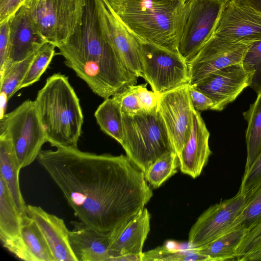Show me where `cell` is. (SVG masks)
<instances>
[{
  "mask_svg": "<svg viewBox=\"0 0 261 261\" xmlns=\"http://www.w3.org/2000/svg\"><path fill=\"white\" fill-rule=\"evenodd\" d=\"M41 150L37 159L79 220L111 233L134 218L153 192L144 173L127 155L77 148Z\"/></svg>",
  "mask_w": 261,
  "mask_h": 261,
  "instance_id": "cell-1",
  "label": "cell"
},
{
  "mask_svg": "<svg viewBox=\"0 0 261 261\" xmlns=\"http://www.w3.org/2000/svg\"><path fill=\"white\" fill-rule=\"evenodd\" d=\"M47 141L56 148H77L84 117L80 100L60 73L48 77L35 100Z\"/></svg>",
  "mask_w": 261,
  "mask_h": 261,
  "instance_id": "cell-2",
  "label": "cell"
},
{
  "mask_svg": "<svg viewBox=\"0 0 261 261\" xmlns=\"http://www.w3.org/2000/svg\"><path fill=\"white\" fill-rule=\"evenodd\" d=\"M119 20L143 41L177 52L185 3L178 0H107Z\"/></svg>",
  "mask_w": 261,
  "mask_h": 261,
  "instance_id": "cell-3",
  "label": "cell"
},
{
  "mask_svg": "<svg viewBox=\"0 0 261 261\" xmlns=\"http://www.w3.org/2000/svg\"><path fill=\"white\" fill-rule=\"evenodd\" d=\"M121 144L126 155L145 173L165 153L173 151L164 123L157 109L135 115L123 113Z\"/></svg>",
  "mask_w": 261,
  "mask_h": 261,
  "instance_id": "cell-4",
  "label": "cell"
},
{
  "mask_svg": "<svg viewBox=\"0 0 261 261\" xmlns=\"http://www.w3.org/2000/svg\"><path fill=\"white\" fill-rule=\"evenodd\" d=\"M0 137L10 142L21 169L37 158L47 141L35 100L28 99L0 118Z\"/></svg>",
  "mask_w": 261,
  "mask_h": 261,
  "instance_id": "cell-5",
  "label": "cell"
},
{
  "mask_svg": "<svg viewBox=\"0 0 261 261\" xmlns=\"http://www.w3.org/2000/svg\"><path fill=\"white\" fill-rule=\"evenodd\" d=\"M225 0H186L178 31L177 51L187 64L212 35Z\"/></svg>",
  "mask_w": 261,
  "mask_h": 261,
  "instance_id": "cell-6",
  "label": "cell"
},
{
  "mask_svg": "<svg viewBox=\"0 0 261 261\" xmlns=\"http://www.w3.org/2000/svg\"><path fill=\"white\" fill-rule=\"evenodd\" d=\"M136 38L143 79L152 91L159 95L189 83L188 64L178 53Z\"/></svg>",
  "mask_w": 261,
  "mask_h": 261,
  "instance_id": "cell-7",
  "label": "cell"
},
{
  "mask_svg": "<svg viewBox=\"0 0 261 261\" xmlns=\"http://www.w3.org/2000/svg\"><path fill=\"white\" fill-rule=\"evenodd\" d=\"M77 8V0H33L30 12L40 34L58 48L73 33Z\"/></svg>",
  "mask_w": 261,
  "mask_h": 261,
  "instance_id": "cell-8",
  "label": "cell"
},
{
  "mask_svg": "<svg viewBox=\"0 0 261 261\" xmlns=\"http://www.w3.org/2000/svg\"><path fill=\"white\" fill-rule=\"evenodd\" d=\"M189 83L159 95L157 111L166 127L173 151L178 156L188 141L195 109Z\"/></svg>",
  "mask_w": 261,
  "mask_h": 261,
  "instance_id": "cell-9",
  "label": "cell"
},
{
  "mask_svg": "<svg viewBox=\"0 0 261 261\" xmlns=\"http://www.w3.org/2000/svg\"><path fill=\"white\" fill-rule=\"evenodd\" d=\"M250 192L211 205L198 217L189 234L191 248L204 245L228 231L246 206Z\"/></svg>",
  "mask_w": 261,
  "mask_h": 261,
  "instance_id": "cell-10",
  "label": "cell"
},
{
  "mask_svg": "<svg viewBox=\"0 0 261 261\" xmlns=\"http://www.w3.org/2000/svg\"><path fill=\"white\" fill-rule=\"evenodd\" d=\"M250 44L227 41L212 35L188 63L189 85H194L211 73L228 66L242 64Z\"/></svg>",
  "mask_w": 261,
  "mask_h": 261,
  "instance_id": "cell-11",
  "label": "cell"
},
{
  "mask_svg": "<svg viewBox=\"0 0 261 261\" xmlns=\"http://www.w3.org/2000/svg\"><path fill=\"white\" fill-rule=\"evenodd\" d=\"M212 36L248 44L261 40V13L230 0L225 3Z\"/></svg>",
  "mask_w": 261,
  "mask_h": 261,
  "instance_id": "cell-12",
  "label": "cell"
},
{
  "mask_svg": "<svg viewBox=\"0 0 261 261\" xmlns=\"http://www.w3.org/2000/svg\"><path fill=\"white\" fill-rule=\"evenodd\" d=\"M253 79L242 63L228 66L215 71L197 83L191 85L208 97L213 110L221 111L233 101Z\"/></svg>",
  "mask_w": 261,
  "mask_h": 261,
  "instance_id": "cell-13",
  "label": "cell"
},
{
  "mask_svg": "<svg viewBox=\"0 0 261 261\" xmlns=\"http://www.w3.org/2000/svg\"><path fill=\"white\" fill-rule=\"evenodd\" d=\"M30 5L22 6L9 19L10 47L6 64L2 73L12 64L22 61L47 42L34 25Z\"/></svg>",
  "mask_w": 261,
  "mask_h": 261,
  "instance_id": "cell-14",
  "label": "cell"
},
{
  "mask_svg": "<svg viewBox=\"0 0 261 261\" xmlns=\"http://www.w3.org/2000/svg\"><path fill=\"white\" fill-rule=\"evenodd\" d=\"M27 214L37 224L56 261H77L69 242V230L64 220L40 206L28 205Z\"/></svg>",
  "mask_w": 261,
  "mask_h": 261,
  "instance_id": "cell-15",
  "label": "cell"
},
{
  "mask_svg": "<svg viewBox=\"0 0 261 261\" xmlns=\"http://www.w3.org/2000/svg\"><path fill=\"white\" fill-rule=\"evenodd\" d=\"M209 138L210 133L200 113L195 110L189 138L178 156L182 173L194 178L200 175L212 153Z\"/></svg>",
  "mask_w": 261,
  "mask_h": 261,
  "instance_id": "cell-16",
  "label": "cell"
},
{
  "mask_svg": "<svg viewBox=\"0 0 261 261\" xmlns=\"http://www.w3.org/2000/svg\"><path fill=\"white\" fill-rule=\"evenodd\" d=\"M150 215L147 208L110 233L109 252L114 258L126 255H142L145 241L150 231Z\"/></svg>",
  "mask_w": 261,
  "mask_h": 261,
  "instance_id": "cell-17",
  "label": "cell"
},
{
  "mask_svg": "<svg viewBox=\"0 0 261 261\" xmlns=\"http://www.w3.org/2000/svg\"><path fill=\"white\" fill-rule=\"evenodd\" d=\"M71 224L70 245L77 261H109L110 233L98 231L80 221Z\"/></svg>",
  "mask_w": 261,
  "mask_h": 261,
  "instance_id": "cell-18",
  "label": "cell"
},
{
  "mask_svg": "<svg viewBox=\"0 0 261 261\" xmlns=\"http://www.w3.org/2000/svg\"><path fill=\"white\" fill-rule=\"evenodd\" d=\"M107 23L114 45L126 65L143 78L139 45L136 36L119 20L107 0H103Z\"/></svg>",
  "mask_w": 261,
  "mask_h": 261,
  "instance_id": "cell-19",
  "label": "cell"
},
{
  "mask_svg": "<svg viewBox=\"0 0 261 261\" xmlns=\"http://www.w3.org/2000/svg\"><path fill=\"white\" fill-rule=\"evenodd\" d=\"M9 251L25 261H56L37 224L27 214L22 216L20 238Z\"/></svg>",
  "mask_w": 261,
  "mask_h": 261,
  "instance_id": "cell-20",
  "label": "cell"
},
{
  "mask_svg": "<svg viewBox=\"0 0 261 261\" xmlns=\"http://www.w3.org/2000/svg\"><path fill=\"white\" fill-rule=\"evenodd\" d=\"M22 216L0 177V239L3 246L8 250L20 238Z\"/></svg>",
  "mask_w": 261,
  "mask_h": 261,
  "instance_id": "cell-21",
  "label": "cell"
},
{
  "mask_svg": "<svg viewBox=\"0 0 261 261\" xmlns=\"http://www.w3.org/2000/svg\"><path fill=\"white\" fill-rule=\"evenodd\" d=\"M20 169L10 142L0 137V177L5 181L17 210L24 216L27 214V205L19 187Z\"/></svg>",
  "mask_w": 261,
  "mask_h": 261,
  "instance_id": "cell-22",
  "label": "cell"
},
{
  "mask_svg": "<svg viewBox=\"0 0 261 261\" xmlns=\"http://www.w3.org/2000/svg\"><path fill=\"white\" fill-rule=\"evenodd\" d=\"M248 231L242 226L234 228L204 245L192 248L207 256L210 261L237 260V250Z\"/></svg>",
  "mask_w": 261,
  "mask_h": 261,
  "instance_id": "cell-23",
  "label": "cell"
},
{
  "mask_svg": "<svg viewBox=\"0 0 261 261\" xmlns=\"http://www.w3.org/2000/svg\"><path fill=\"white\" fill-rule=\"evenodd\" d=\"M247 122L246 132L247 159L244 173L251 167L261 152V89L255 101L243 113Z\"/></svg>",
  "mask_w": 261,
  "mask_h": 261,
  "instance_id": "cell-24",
  "label": "cell"
},
{
  "mask_svg": "<svg viewBox=\"0 0 261 261\" xmlns=\"http://www.w3.org/2000/svg\"><path fill=\"white\" fill-rule=\"evenodd\" d=\"M94 116L100 129L121 144L123 128L119 101L114 97L105 99L95 111Z\"/></svg>",
  "mask_w": 261,
  "mask_h": 261,
  "instance_id": "cell-25",
  "label": "cell"
},
{
  "mask_svg": "<svg viewBox=\"0 0 261 261\" xmlns=\"http://www.w3.org/2000/svg\"><path fill=\"white\" fill-rule=\"evenodd\" d=\"M35 53L24 60L12 64L1 73V117L5 114L7 101L18 91V88L28 71Z\"/></svg>",
  "mask_w": 261,
  "mask_h": 261,
  "instance_id": "cell-26",
  "label": "cell"
},
{
  "mask_svg": "<svg viewBox=\"0 0 261 261\" xmlns=\"http://www.w3.org/2000/svg\"><path fill=\"white\" fill-rule=\"evenodd\" d=\"M179 166L177 155L173 151L158 158L144 173L145 178L153 188H159L174 175Z\"/></svg>",
  "mask_w": 261,
  "mask_h": 261,
  "instance_id": "cell-27",
  "label": "cell"
},
{
  "mask_svg": "<svg viewBox=\"0 0 261 261\" xmlns=\"http://www.w3.org/2000/svg\"><path fill=\"white\" fill-rule=\"evenodd\" d=\"M210 261L209 257L192 248L188 250L160 246L142 253L141 261Z\"/></svg>",
  "mask_w": 261,
  "mask_h": 261,
  "instance_id": "cell-28",
  "label": "cell"
},
{
  "mask_svg": "<svg viewBox=\"0 0 261 261\" xmlns=\"http://www.w3.org/2000/svg\"><path fill=\"white\" fill-rule=\"evenodd\" d=\"M56 46L46 42L35 54L34 59L18 91L29 87L39 80L55 55Z\"/></svg>",
  "mask_w": 261,
  "mask_h": 261,
  "instance_id": "cell-29",
  "label": "cell"
},
{
  "mask_svg": "<svg viewBox=\"0 0 261 261\" xmlns=\"http://www.w3.org/2000/svg\"><path fill=\"white\" fill-rule=\"evenodd\" d=\"M261 222V182L250 191L249 200L230 228L244 227L249 231Z\"/></svg>",
  "mask_w": 261,
  "mask_h": 261,
  "instance_id": "cell-30",
  "label": "cell"
},
{
  "mask_svg": "<svg viewBox=\"0 0 261 261\" xmlns=\"http://www.w3.org/2000/svg\"><path fill=\"white\" fill-rule=\"evenodd\" d=\"M242 64L248 72L252 74L250 87L257 93L261 89V40L250 45Z\"/></svg>",
  "mask_w": 261,
  "mask_h": 261,
  "instance_id": "cell-31",
  "label": "cell"
},
{
  "mask_svg": "<svg viewBox=\"0 0 261 261\" xmlns=\"http://www.w3.org/2000/svg\"><path fill=\"white\" fill-rule=\"evenodd\" d=\"M123 113L135 115L142 112L137 92V85L130 86L114 96Z\"/></svg>",
  "mask_w": 261,
  "mask_h": 261,
  "instance_id": "cell-32",
  "label": "cell"
},
{
  "mask_svg": "<svg viewBox=\"0 0 261 261\" xmlns=\"http://www.w3.org/2000/svg\"><path fill=\"white\" fill-rule=\"evenodd\" d=\"M261 247V222L250 229L237 250V260Z\"/></svg>",
  "mask_w": 261,
  "mask_h": 261,
  "instance_id": "cell-33",
  "label": "cell"
},
{
  "mask_svg": "<svg viewBox=\"0 0 261 261\" xmlns=\"http://www.w3.org/2000/svg\"><path fill=\"white\" fill-rule=\"evenodd\" d=\"M261 182V152L250 168L244 173L239 192L246 193Z\"/></svg>",
  "mask_w": 261,
  "mask_h": 261,
  "instance_id": "cell-34",
  "label": "cell"
},
{
  "mask_svg": "<svg viewBox=\"0 0 261 261\" xmlns=\"http://www.w3.org/2000/svg\"><path fill=\"white\" fill-rule=\"evenodd\" d=\"M147 84L137 85V92L143 111L151 112L157 109L159 95L148 90Z\"/></svg>",
  "mask_w": 261,
  "mask_h": 261,
  "instance_id": "cell-35",
  "label": "cell"
},
{
  "mask_svg": "<svg viewBox=\"0 0 261 261\" xmlns=\"http://www.w3.org/2000/svg\"><path fill=\"white\" fill-rule=\"evenodd\" d=\"M33 0H0V23L9 20L23 6Z\"/></svg>",
  "mask_w": 261,
  "mask_h": 261,
  "instance_id": "cell-36",
  "label": "cell"
},
{
  "mask_svg": "<svg viewBox=\"0 0 261 261\" xmlns=\"http://www.w3.org/2000/svg\"><path fill=\"white\" fill-rule=\"evenodd\" d=\"M10 24L9 20L0 23V71L5 67L10 47Z\"/></svg>",
  "mask_w": 261,
  "mask_h": 261,
  "instance_id": "cell-37",
  "label": "cell"
},
{
  "mask_svg": "<svg viewBox=\"0 0 261 261\" xmlns=\"http://www.w3.org/2000/svg\"><path fill=\"white\" fill-rule=\"evenodd\" d=\"M190 98L194 109L197 111L213 110V101L202 92L192 86H189Z\"/></svg>",
  "mask_w": 261,
  "mask_h": 261,
  "instance_id": "cell-38",
  "label": "cell"
},
{
  "mask_svg": "<svg viewBox=\"0 0 261 261\" xmlns=\"http://www.w3.org/2000/svg\"><path fill=\"white\" fill-rule=\"evenodd\" d=\"M238 4L250 7L261 13V0H234Z\"/></svg>",
  "mask_w": 261,
  "mask_h": 261,
  "instance_id": "cell-39",
  "label": "cell"
},
{
  "mask_svg": "<svg viewBox=\"0 0 261 261\" xmlns=\"http://www.w3.org/2000/svg\"><path fill=\"white\" fill-rule=\"evenodd\" d=\"M240 261L261 260V247L253 252L241 257Z\"/></svg>",
  "mask_w": 261,
  "mask_h": 261,
  "instance_id": "cell-40",
  "label": "cell"
},
{
  "mask_svg": "<svg viewBox=\"0 0 261 261\" xmlns=\"http://www.w3.org/2000/svg\"><path fill=\"white\" fill-rule=\"evenodd\" d=\"M178 1H181L184 3H185L186 0H178Z\"/></svg>",
  "mask_w": 261,
  "mask_h": 261,
  "instance_id": "cell-41",
  "label": "cell"
},
{
  "mask_svg": "<svg viewBox=\"0 0 261 261\" xmlns=\"http://www.w3.org/2000/svg\"><path fill=\"white\" fill-rule=\"evenodd\" d=\"M225 1H226V2H228V1H229L230 0H225Z\"/></svg>",
  "mask_w": 261,
  "mask_h": 261,
  "instance_id": "cell-42",
  "label": "cell"
}]
</instances>
